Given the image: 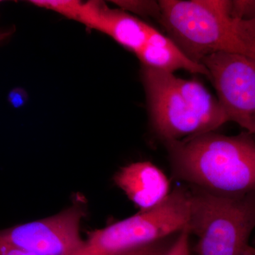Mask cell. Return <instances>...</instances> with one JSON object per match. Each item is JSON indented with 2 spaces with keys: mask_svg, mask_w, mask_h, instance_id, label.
Wrapping results in <instances>:
<instances>
[{
  "mask_svg": "<svg viewBox=\"0 0 255 255\" xmlns=\"http://www.w3.org/2000/svg\"><path fill=\"white\" fill-rule=\"evenodd\" d=\"M191 234L188 228L179 233L172 246L163 255H191L189 237Z\"/></svg>",
  "mask_w": 255,
  "mask_h": 255,
  "instance_id": "5bb4252c",
  "label": "cell"
},
{
  "mask_svg": "<svg viewBox=\"0 0 255 255\" xmlns=\"http://www.w3.org/2000/svg\"><path fill=\"white\" fill-rule=\"evenodd\" d=\"M152 124L164 141L214 132L229 122L219 101L200 82L142 67Z\"/></svg>",
  "mask_w": 255,
  "mask_h": 255,
  "instance_id": "3957f363",
  "label": "cell"
},
{
  "mask_svg": "<svg viewBox=\"0 0 255 255\" xmlns=\"http://www.w3.org/2000/svg\"><path fill=\"white\" fill-rule=\"evenodd\" d=\"M176 177L193 187L222 194L255 191V140L249 132H206L166 141Z\"/></svg>",
  "mask_w": 255,
  "mask_h": 255,
  "instance_id": "6da1fadb",
  "label": "cell"
},
{
  "mask_svg": "<svg viewBox=\"0 0 255 255\" xmlns=\"http://www.w3.org/2000/svg\"><path fill=\"white\" fill-rule=\"evenodd\" d=\"M83 214L80 208L72 207L48 219L0 231V234L36 255H75L85 246L80 235Z\"/></svg>",
  "mask_w": 255,
  "mask_h": 255,
  "instance_id": "52a82bcc",
  "label": "cell"
},
{
  "mask_svg": "<svg viewBox=\"0 0 255 255\" xmlns=\"http://www.w3.org/2000/svg\"><path fill=\"white\" fill-rule=\"evenodd\" d=\"M3 38H4V34H1V33H0V40Z\"/></svg>",
  "mask_w": 255,
  "mask_h": 255,
  "instance_id": "d6986e66",
  "label": "cell"
},
{
  "mask_svg": "<svg viewBox=\"0 0 255 255\" xmlns=\"http://www.w3.org/2000/svg\"><path fill=\"white\" fill-rule=\"evenodd\" d=\"M243 255H255V248L249 245Z\"/></svg>",
  "mask_w": 255,
  "mask_h": 255,
  "instance_id": "e0dca14e",
  "label": "cell"
},
{
  "mask_svg": "<svg viewBox=\"0 0 255 255\" xmlns=\"http://www.w3.org/2000/svg\"><path fill=\"white\" fill-rule=\"evenodd\" d=\"M0 255H36L15 246L0 234Z\"/></svg>",
  "mask_w": 255,
  "mask_h": 255,
  "instance_id": "9a60e30c",
  "label": "cell"
},
{
  "mask_svg": "<svg viewBox=\"0 0 255 255\" xmlns=\"http://www.w3.org/2000/svg\"><path fill=\"white\" fill-rule=\"evenodd\" d=\"M114 181L140 211L161 204L172 191L167 176L150 162L126 166L116 174Z\"/></svg>",
  "mask_w": 255,
  "mask_h": 255,
  "instance_id": "9c48e42d",
  "label": "cell"
},
{
  "mask_svg": "<svg viewBox=\"0 0 255 255\" xmlns=\"http://www.w3.org/2000/svg\"><path fill=\"white\" fill-rule=\"evenodd\" d=\"M120 9L127 12L159 18L160 6L156 1H114Z\"/></svg>",
  "mask_w": 255,
  "mask_h": 255,
  "instance_id": "7c38bea8",
  "label": "cell"
},
{
  "mask_svg": "<svg viewBox=\"0 0 255 255\" xmlns=\"http://www.w3.org/2000/svg\"><path fill=\"white\" fill-rule=\"evenodd\" d=\"M75 255H90L85 254V253H78V254H76Z\"/></svg>",
  "mask_w": 255,
  "mask_h": 255,
  "instance_id": "ac0fdd59",
  "label": "cell"
},
{
  "mask_svg": "<svg viewBox=\"0 0 255 255\" xmlns=\"http://www.w3.org/2000/svg\"><path fill=\"white\" fill-rule=\"evenodd\" d=\"M78 22L105 33L135 54L155 29L130 13L99 1L83 3Z\"/></svg>",
  "mask_w": 255,
  "mask_h": 255,
  "instance_id": "ba28073f",
  "label": "cell"
},
{
  "mask_svg": "<svg viewBox=\"0 0 255 255\" xmlns=\"http://www.w3.org/2000/svg\"><path fill=\"white\" fill-rule=\"evenodd\" d=\"M142 67L166 73L184 70L209 77L204 65L187 56L171 38L154 30L143 46L135 53Z\"/></svg>",
  "mask_w": 255,
  "mask_h": 255,
  "instance_id": "30bf717a",
  "label": "cell"
},
{
  "mask_svg": "<svg viewBox=\"0 0 255 255\" xmlns=\"http://www.w3.org/2000/svg\"><path fill=\"white\" fill-rule=\"evenodd\" d=\"M231 11L233 16L241 19L255 18V0L231 1Z\"/></svg>",
  "mask_w": 255,
  "mask_h": 255,
  "instance_id": "4fadbf2b",
  "label": "cell"
},
{
  "mask_svg": "<svg viewBox=\"0 0 255 255\" xmlns=\"http://www.w3.org/2000/svg\"><path fill=\"white\" fill-rule=\"evenodd\" d=\"M190 190L177 187L161 204L90 233L80 253L124 255L177 236L189 226Z\"/></svg>",
  "mask_w": 255,
  "mask_h": 255,
  "instance_id": "5b68a950",
  "label": "cell"
},
{
  "mask_svg": "<svg viewBox=\"0 0 255 255\" xmlns=\"http://www.w3.org/2000/svg\"><path fill=\"white\" fill-rule=\"evenodd\" d=\"M230 122L255 133V60L233 53H211L201 58Z\"/></svg>",
  "mask_w": 255,
  "mask_h": 255,
  "instance_id": "8992f818",
  "label": "cell"
},
{
  "mask_svg": "<svg viewBox=\"0 0 255 255\" xmlns=\"http://www.w3.org/2000/svg\"><path fill=\"white\" fill-rule=\"evenodd\" d=\"M189 230L198 255H243L255 228V191L229 194L193 187Z\"/></svg>",
  "mask_w": 255,
  "mask_h": 255,
  "instance_id": "277c9868",
  "label": "cell"
},
{
  "mask_svg": "<svg viewBox=\"0 0 255 255\" xmlns=\"http://www.w3.org/2000/svg\"><path fill=\"white\" fill-rule=\"evenodd\" d=\"M31 4L63 15L69 19L78 21L83 2L75 0H32Z\"/></svg>",
  "mask_w": 255,
  "mask_h": 255,
  "instance_id": "8fae6325",
  "label": "cell"
},
{
  "mask_svg": "<svg viewBox=\"0 0 255 255\" xmlns=\"http://www.w3.org/2000/svg\"><path fill=\"white\" fill-rule=\"evenodd\" d=\"M159 20L189 58L223 52L255 60V18L233 16L228 0H162Z\"/></svg>",
  "mask_w": 255,
  "mask_h": 255,
  "instance_id": "7a4b0ae2",
  "label": "cell"
},
{
  "mask_svg": "<svg viewBox=\"0 0 255 255\" xmlns=\"http://www.w3.org/2000/svg\"><path fill=\"white\" fill-rule=\"evenodd\" d=\"M25 99V94H23L21 90H14L9 95L10 102L15 107L22 105L24 103Z\"/></svg>",
  "mask_w": 255,
  "mask_h": 255,
  "instance_id": "2e32d148",
  "label": "cell"
}]
</instances>
